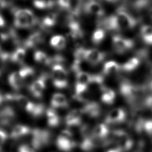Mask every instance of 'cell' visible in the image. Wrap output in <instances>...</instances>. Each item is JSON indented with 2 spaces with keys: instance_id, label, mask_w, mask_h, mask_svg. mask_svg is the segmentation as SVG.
Here are the masks:
<instances>
[{
  "instance_id": "obj_1",
  "label": "cell",
  "mask_w": 152,
  "mask_h": 152,
  "mask_svg": "<svg viewBox=\"0 0 152 152\" xmlns=\"http://www.w3.org/2000/svg\"><path fill=\"white\" fill-rule=\"evenodd\" d=\"M31 146L35 150H40L50 144L51 134L45 129L34 128L31 130Z\"/></svg>"
},
{
  "instance_id": "obj_2",
  "label": "cell",
  "mask_w": 152,
  "mask_h": 152,
  "mask_svg": "<svg viewBox=\"0 0 152 152\" xmlns=\"http://www.w3.org/2000/svg\"><path fill=\"white\" fill-rule=\"evenodd\" d=\"M114 15L119 30L134 28L138 24L137 20L128 13L125 8H119Z\"/></svg>"
},
{
  "instance_id": "obj_3",
  "label": "cell",
  "mask_w": 152,
  "mask_h": 152,
  "mask_svg": "<svg viewBox=\"0 0 152 152\" xmlns=\"http://www.w3.org/2000/svg\"><path fill=\"white\" fill-rule=\"evenodd\" d=\"M51 78L53 86L58 89L68 87V72L61 64H55L52 68Z\"/></svg>"
},
{
  "instance_id": "obj_4",
  "label": "cell",
  "mask_w": 152,
  "mask_h": 152,
  "mask_svg": "<svg viewBox=\"0 0 152 152\" xmlns=\"http://www.w3.org/2000/svg\"><path fill=\"white\" fill-rule=\"evenodd\" d=\"M56 145L63 152H69L73 150L77 146V143L73 140V135L71 131L62 130L56 138Z\"/></svg>"
},
{
  "instance_id": "obj_5",
  "label": "cell",
  "mask_w": 152,
  "mask_h": 152,
  "mask_svg": "<svg viewBox=\"0 0 152 152\" xmlns=\"http://www.w3.org/2000/svg\"><path fill=\"white\" fill-rule=\"evenodd\" d=\"M112 43L114 50L119 54H123L131 50L135 44L133 40L116 34L112 37Z\"/></svg>"
},
{
  "instance_id": "obj_6",
  "label": "cell",
  "mask_w": 152,
  "mask_h": 152,
  "mask_svg": "<svg viewBox=\"0 0 152 152\" xmlns=\"http://www.w3.org/2000/svg\"><path fill=\"white\" fill-rule=\"evenodd\" d=\"M47 78V75L43 74L30 83L28 86V90L34 97L40 98L42 96L44 90L46 88Z\"/></svg>"
},
{
  "instance_id": "obj_7",
  "label": "cell",
  "mask_w": 152,
  "mask_h": 152,
  "mask_svg": "<svg viewBox=\"0 0 152 152\" xmlns=\"http://www.w3.org/2000/svg\"><path fill=\"white\" fill-rule=\"evenodd\" d=\"M125 111L120 107H115L110 110L104 119L106 124H114L123 122L126 118Z\"/></svg>"
},
{
  "instance_id": "obj_8",
  "label": "cell",
  "mask_w": 152,
  "mask_h": 152,
  "mask_svg": "<svg viewBox=\"0 0 152 152\" xmlns=\"http://www.w3.org/2000/svg\"><path fill=\"white\" fill-rule=\"evenodd\" d=\"M83 115H86L90 118H96L100 116L102 112L100 105L96 101H88L81 109Z\"/></svg>"
},
{
  "instance_id": "obj_9",
  "label": "cell",
  "mask_w": 152,
  "mask_h": 152,
  "mask_svg": "<svg viewBox=\"0 0 152 152\" xmlns=\"http://www.w3.org/2000/svg\"><path fill=\"white\" fill-rule=\"evenodd\" d=\"M105 53L97 49H89L86 50L84 60L91 65H96L103 61Z\"/></svg>"
},
{
  "instance_id": "obj_10",
  "label": "cell",
  "mask_w": 152,
  "mask_h": 152,
  "mask_svg": "<svg viewBox=\"0 0 152 152\" xmlns=\"http://www.w3.org/2000/svg\"><path fill=\"white\" fill-rule=\"evenodd\" d=\"M83 113L80 109H75L69 112L65 118V124L68 127H73L81 124Z\"/></svg>"
},
{
  "instance_id": "obj_11",
  "label": "cell",
  "mask_w": 152,
  "mask_h": 152,
  "mask_svg": "<svg viewBox=\"0 0 152 152\" xmlns=\"http://www.w3.org/2000/svg\"><path fill=\"white\" fill-rule=\"evenodd\" d=\"M119 91L121 95L127 100L131 101L134 99L137 92L136 87L127 80H123L119 85Z\"/></svg>"
},
{
  "instance_id": "obj_12",
  "label": "cell",
  "mask_w": 152,
  "mask_h": 152,
  "mask_svg": "<svg viewBox=\"0 0 152 152\" xmlns=\"http://www.w3.org/2000/svg\"><path fill=\"white\" fill-rule=\"evenodd\" d=\"M84 11L86 13L96 17H102L104 14L102 5L95 0L88 1L84 6Z\"/></svg>"
},
{
  "instance_id": "obj_13",
  "label": "cell",
  "mask_w": 152,
  "mask_h": 152,
  "mask_svg": "<svg viewBox=\"0 0 152 152\" xmlns=\"http://www.w3.org/2000/svg\"><path fill=\"white\" fill-rule=\"evenodd\" d=\"M15 113L10 106H2L0 107V122L2 125H8L14 119Z\"/></svg>"
},
{
  "instance_id": "obj_14",
  "label": "cell",
  "mask_w": 152,
  "mask_h": 152,
  "mask_svg": "<svg viewBox=\"0 0 152 152\" xmlns=\"http://www.w3.org/2000/svg\"><path fill=\"white\" fill-rule=\"evenodd\" d=\"M93 137L97 140H104L109 134V129L105 123H100L96 125L91 132Z\"/></svg>"
},
{
  "instance_id": "obj_15",
  "label": "cell",
  "mask_w": 152,
  "mask_h": 152,
  "mask_svg": "<svg viewBox=\"0 0 152 152\" xmlns=\"http://www.w3.org/2000/svg\"><path fill=\"white\" fill-rule=\"evenodd\" d=\"M50 106L53 109L64 108L68 106V101L65 96L62 93H54L50 99Z\"/></svg>"
},
{
  "instance_id": "obj_16",
  "label": "cell",
  "mask_w": 152,
  "mask_h": 152,
  "mask_svg": "<svg viewBox=\"0 0 152 152\" xmlns=\"http://www.w3.org/2000/svg\"><path fill=\"white\" fill-rule=\"evenodd\" d=\"M31 129L26 125L18 124L15 125L11 132H10V138L13 140H17L21 137L26 136L29 134H31Z\"/></svg>"
},
{
  "instance_id": "obj_17",
  "label": "cell",
  "mask_w": 152,
  "mask_h": 152,
  "mask_svg": "<svg viewBox=\"0 0 152 152\" xmlns=\"http://www.w3.org/2000/svg\"><path fill=\"white\" fill-rule=\"evenodd\" d=\"M14 26L18 28H28L31 27L28 20L23 14L21 9L14 11Z\"/></svg>"
},
{
  "instance_id": "obj_18",
  "label": "cell",
  "mask_w": 152,
  "mask_h": 152,
  "mask_svg": "<svg viewBox=\"0 0 152 152\" xmlns=\"http://www.w3.org/2000/svg\"><path fill=\"white\" fill-rule=\"evenodd\" d=\"M44 37L40 32H35L30 34L24 42V46L27 48H34L43 42Z\"/></svg>"
},
{
  "instance_id": "obj_19",
  "label": "cell",
  "mask_w": 152,
  "mask_h": 152,
  "mask_svg": "<svg viewBox=\"0 0 152 152\" xmlns=\"http://www.w3.org/2000/svg\"><path fill=\"white\" fill-rule=\"evenodd\" d=\"M100 90L101 101L106 104H111L113 103L116 97L115 91L112 88L104 87L103 86L100 87Z\"/></svg>"
},
{
  "instance_id": "obj_20",
  "label": "cell",
  "mask_w": 152,
  "mask_h": 152,
  "mask_svg": "<svg viewBox=\"0 0 152 152\" xmlns=\"http://www.w3.org/2000/svg\"><path fill=\"white\" fill-rule=\"evenodd\" d=\"M45 113L47 119V123L49 126L54 128L58 126L60 124V117L54 109L52 107L48 108L45 111Z\"/></svg>"
},
{
  "instance_id": "obj_21",
  "label": "cell",
  "mask_w": 152,
  "mask_h": 152,
  "mask_svg": "<svg viewBox=\"0 0 152 152\" xmlns=\"http://www.w3.org/2000/svg\"><path fill=\"white\" fill-rule=\"evenodd\" d=\"M8 81L10 86L16 91L20 90L24 84L18 72L17 71L12 72L9 75Z\"/></svg>"
},
{
  "instance_id": "obj_22",
  "label": "cell",
  "mask_w": 152,
  "mask_h": 152,
  "mask_svg": "<svg viewBox=\"0 0 152 152\" xmlns=\"http://www.w3.org/2000/svg\"><path fill=\"white\" fill-rule=\"evenodd\" d=\"M121 69V65L116 62L109 61L106 62L103 68V74L106 75H112L117 74Z\"/></svg>"
},
{
  "instance_id": "obj_23",
  "label": "cell",
  "mask_w": 152,
  "mask_h": 152,
  "mask_svg": "<svg viewBox=\"0 0 152 152\" xmlns=\"http://www.w3.org/2000/svg\"><path fill=\"white\" fill-rule=\"evenodd\" d=\"M140 34L142 41L147 45H152V26L143 25L140 28Z\"/></svg>"
},
{
  "instance_id": "obj_24",
  "label": "cell",
  "mask_w": 152,
  "mask_h": 152,
  "mask_svg": "<svg viewBox=\"0 0 152 152\" xmlns=\"http://www.w3.org/2000/svg\"><path fill=\"white\" fill-rule=\"evenodd\" d=\"M140 64V59L137 56L132 57L121 66V69L126 72H131L135 70L139 66Z\"/></svg>"
},
{
  "instance_id": "obj_25",
  "label": "cell",
  "mask_w": 152,
  "mask_h": 152,
  "mask_svg": "<svg viewBox=\"0 0 152 152\" xmlns=\"http://www.w3.org/2000/svg\"><path fill=\"white\" fill-rule=\"evenodd\" d=\"M50 45L57 50L63 49L66 44V41L62 35H55L51 37L50 40Z\"/></svg>"
},
{
  "instance_id": "obj_26",
  "label": "cell",
  "mask_w": 152,
  "mask_h": 152,
  "mask_svg": "<svg viewBox=\"0 0 152 152\" xmlns=\"http://www.w3.org/2000/svg\"><path fill=\"white\" fill-rule=\"evenodd\" d=\"M26 55V51L24 48H19L16 49L11 54L10 56L11 60L16 64H21L24 59Z\"/></svg>"
},
{
  "instance_id": "obj_27",
  "label": "cell",
  "mask_w": 152,
  "mask_h": 152,
  "mask_svg": "<svg viewBox=\"0 0 152 152\" xmlns=\"http://www.w3.org/2000/svg\"><path fill=\"white\" fill-rule=\"evenodd\" d=\"M34 60L40 64L50 65L52 63V59L44 52L41 50H37L34 53Z\"/></svg>"
},
{
  "instance_id": "obj_28",
  "label": "cell",
  "mask_w": 152,
  "mask_h": 152,
  "mask_svg": "<svg viewBox=\"0 0 152 152\" xmlns=\"http://www.w3.org/2000/svg\"><path fill=\"white\" fill-rule=\"evenodd\" d=\"M106 36L105 31L102 28H96L91 36V41L95 45H100Z\"/></svg>"
},
{
  "instance_id": "obj_29",
  "label": "cell",
  "mask_w": 152,
  "mask_h": 152,
  "mask_svg": "<svg viewBox=\"0 0 152 152\" xmlns=\"http://www.w3.org/2000/svg\"><path fill=\"white\" fill-rule=\"evenodd\" d=\"M18 72L24 83L26 80H30L32 77H33L35 73L34 69L32 67L29 66H22Z\"/></svg>"
},
{
  "instance_id": "obj_30",
  "label": "cell",
  "mask_w": 152,
  "mask_h": 152,
  "mask_svg": "<svg viewBox=\"0 0 152 152\" xmlns=\"http://www.w3.org/2000/svg\"><path fill=\"white\" fill-rule=\"evenodd\" d=\"M57 17L55 14H49L45 17L41 23L42 27L45 29H49L52 28L53 26L55 25L56 22Z\"/></svg>"
},
{
  "instance_id": "obj_31",
  "label": "cell",
  "mask_w": 152,
  "mask_h": 152,
  "mask_svg": "<svg viewBox=\"0 0 152 152\" xmlns=\"http://www.w3.org/2000/svg\"><path fill=\"white\" fill-rule=\"evenodd\" d=\"M151 0H134L132 3V8L137 12L146 10L150 6Z\"/></svg>"
},
{
  "instance_id": "obj_32",
  "label": "cell",
  "mask_w": 152,
  "mask_h": 152,
  "mask_svg": "<svg viewBox=\"0 0 152 152\" xmlns=\"http://www.w3.org/2000/svg\"><path fill=\"white\" fill-rule=\"evenodd\" d=\"M33 4L34 7L45 10L51 8L54 5V2L52 0H33Z\"/></svg>"
},
{
  "instance_id": "obj_33",
  "label": "cell",
  "mask_w": 152,
  "mask_h": 152,
  "mask_svg": "<svg viewBox=\"0 0 152 152\" xmlns=\"http://www.w3.org/2000/svg\"><path fill=\"white\" fill-rule=\"evenodd\" d=\"M86 49H84V48H77L74 53L75 61L82 62L83 60H84L86 52Z\"/></svg>"
},
{
  "instance_id": "obj_34",
  "label": "cell",
  "mask_w": 152,
  "mask_h": 152,
  "mask_svg": "<svg viewBox=\"0 0 152 152\" xmlns=\"http://www.w3.org/2000/svg\"><path fill=\"white\" fill-rule=\"evenodd\" d=\"M142 131L145 132L147 134L152 135V120H146L143 121Z\"/></svg>"
},
{
  "instance_id": "obj_35",
  "label": "cell",
  "mask_w": 152,
  "mask_h": 152,
  "mask_svg": "<svg viewBox=\"0 0 152 152\" xmlns=\"http://www.w3.org/2000/svg\"><path fill=\"white\" fill-rule=\"evenodd\" d=\"M57 4L64 10H69L71 8L72 3L71 0H57Z\"/></svg>"
},
{
  "instance_id": "obj_36",
  "label": "cell",
  "mask_w": 152,
  "mask_h": 152,
  "mask_svg": "<svg viewBox=\"0 0 152 152\" xmlns=\"http://www.w3.org/2000/svg\"><path fill=\"white\" fill-rule=\"evenodd\" d=\"M18 152H36V150L31 147L27 144H22L19 146Z\"/></svg>"
},
{
  "instance_id": "obj_37",
  "label": "cell",
  "mask_w": 152,
  "mask_h": 152,
  "mask_svg": "<svg viewBox=\"0 0 152 152\" xmlns=\"http://www.w3.org/2000/svg\"><path fill=\"white\" fill-rule=\"evenodd\" d=\"M7 138H8V135L7 132L4 130L0 129V151L1 150L4 143L7 141Z\"/></svg>"
},
{
  "instance_id": "obj_38",
  "label": "cell",
  "mask_w": 152,
  "mask_h": 152,
  "mask_svg": "<svg viewBox=\"0 0 152 152\" xmlns=\"http://www.w3.org/2000/svg\"><path fill=\"white\" fill-rule=\"evenodd\" d=\"M145 106L152 110V96H149L148 97H147L145 100Z\"/></svg>"
},
{
  "instance_id": "obj_39",
  "label": "cell",
  "mask_w": 152,
  "mask_h": 152,
  "mask_svg": "<svg viewBox=\"0 0 152 152\" xmlns=\"http://www.w3.org/2000/svg\"><path fill=\"white\" fill-rule=\"evenodd\" d=\"M106 152H123L122 150L121 149V148L118 146L117 145L113 147L109 148Z\"/></svg>"
},
{
  "instance_id": "obj_40",
  "label": "cell",
  "mask_w": 152,
  "mask_h": 152,
  "mask_svg": "<svg viewBox=\"0 0 152 152\" xmlns=\"http://www.w3.org/2000/svg\"><path fill=\"white\" fill-rule=\"evenodd\" d=\"M7 6V2L5 0H0V10L4 9Z\"/></svg>"
},
{
  "instance_id": "obj_41",
  "label": "cell",
  "mask_w": 152,
  "mask_h": 152,
  "mask_svg": "<svg viewBox=\"0 0 152 152\" xmlns=\"http://www.w3.org/2000/svg\"><path fill=\"white\" fill-rule=\"evenodd\" d=\"M5 25V21L2 15L0 14V27H2Z\"/></svg>"
},
{
  "instance_id": "obj_42",
  "label": "cell",
  "mask_w": 152,
  "mask_h": 152,
  "mask_svg": "<svg viewBox=\"0 0 152 152\" xmlns=\"http://www.w3.org/2000/svg\"><path fill=\"white\" fill-rule=\"evenodd\" d=\"M148 14H149V16H150V19L152 20V7H151V8H150V9H149Z\"/></svg>"
},
{
  "instance_id": "obj_43",
  "label": "cell",
  "mask_w": 152,
  "mask_h": 152,
  "mask_svg": "<svg viewBox=\"0 0 152 152\" xmlns=\"http://www.w3.org/2000/svg\"><path fill=\"white\" fill-rule=\"evenodd\" d=\"M103 1H104L106 2H110V3H114V2H116L118 0H103Z\"/></svg>"
},
{
  "instance_id": "obj_44",
  "label": "cell",
  "mask_w": 152,
  "mask_h": 152,
  "mask_svg": "<svg viewBox=\"0 0 152 152\" xmlns=\"http://www.w3.org/2000/svg\"><path fill=\"white\" fill-rule=\"evenodd\" d=\"M150 88H151V90H152V81H151V83H150Z\"/></svg>"
},
{
  "instance_id": "obj_45",
  "label": "cell",
  "mask_w": 152,
  "mask_h": 152,
  "mask_svg": "<svg viewBox=\"0 0 152 152\" xmlns=\"http://www.w3.org/2000/svg\"><path fill=\"white\" fill-rule=\"evenodd\" d=\"M0 74H1V72H0Z\"/></svg>"
}]
</instances>
